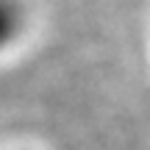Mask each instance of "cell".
I'll use <instances>...</instances> for the list:
<instances>
[{
    "instance_id": "cell-1",
    "label": "cell",
    "mask_w": 150,
    "mask_h": 150,
    "mask_svg": "<svg viewBox=\"0 0 150 150\" xmlns=\"http://www.w3.org/2000/svg\"><path fill=\"white\" fill-rule=\"evenodd\" d=\"M22 31V8L17 0H0V50L14 45Z\"/></svg>"
}]
</instances>
